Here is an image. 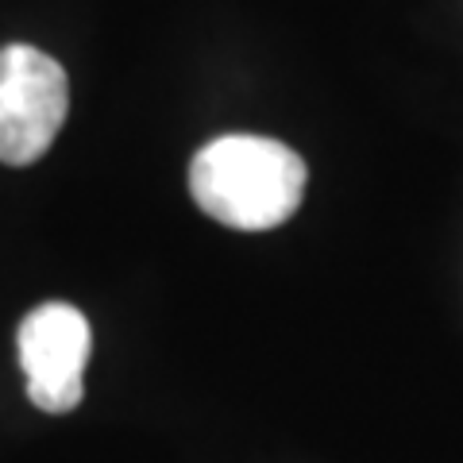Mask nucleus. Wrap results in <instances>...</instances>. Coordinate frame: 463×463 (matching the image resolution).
<instances>
[{
  "mask_svg": "<svg viewBox=\"0 0 463 463\" xmlns=\"http://www.w3.org/2000/svg\"><path fill=\"white\" fill-rule=\"evenodd\" d=\"M306 182L301 155L267 136H221L205 143L190 166L197 209L236 232L286 224L306 197Z\"/></svg>",
  "mask_w": 463,
  "mask_h": 463,
  "instance_id": "1",
  "label": "nucleus"
},
{
  "mask_svg": "<svg viewBox=\"0 0 463 463\" xmlns=\"http://www.w3.org/2000/svg\"><path fill=\"white\" fill-rule=\"evenodd\" d=\"M70 112L66 70L27 43L0 47V163L32 166L51 151Z\"/></svg>",
  "mask_w": 463,
  "mask_h": 463,
  "instance_id": "2",
  "label": "nucleus"
},
{
  "mask_svg": "<svg viewBox=\"0 0 463 463\" xmlns=\"http://www.w3.org/2000/svg\"><path fill=\"white\" fill-rule=\"evenodd\" d=\"M93 332L85 313L66 301H47L20 325V367L27 379V398L43 413L78 410L85 390Z\"/></svg>",
  "mask_w": 463,
  "mask_h": 463,
  "instance_id": "3",
  "label": "nucleus"
}]
</instances>
